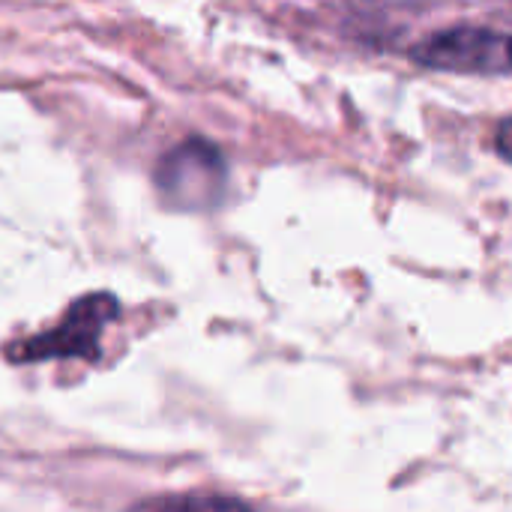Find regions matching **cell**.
I'll list each match as a JSON object with an SVG mask.
<instances>
[{
	"instance_id": "cell-2",
	"label": "cell",
	"mask_w": 512,
	"mask_h": 512,
	"mask_svg": "<svg viewBox=\"0 0 512 512\" xmlns=\"http://www.w3.org/2000/svg\"><path fill=\"white\" fill-rule=\"evenodd\" d=\"M411 60L435 72L512 75V33L486 24H456L411 48Z\"/></svg>"
},
{
	"instance_id": "cell-1",
	"label": "cell",
	"mask_w": 512,
	"mask_h": 512,
	"mask_svg": "<svg viewBox=\"0 0 512 512\" xmlns=\"http://www.w3.org/2000/svg\"><path fill=\"white\" fill-rule=\"evenodd\" d=\"M120 315V303L99 291V294H84L75 300L63 324H57L48 333L12 342L6 348V357L12 363H39V360H87L96 363L102 354V333L105 327Z\"/></svg>"
},
{
	"instance_id": "cell-5",
	"label": "cell",
	"mask_w": 512,
	"mask_h": 512,
	"mask_svg": "<svg viewBox=\"0 0 512 512\" xmlns=\"http://www.w3.org/2000/svg\"><path fill=\"white\" fill-rule=\"evenodd\" d=\"M495 150L512 162V117H507L501 126H498V132H495Z\"/></svg>"
},
{
	"instance_id": "cell-4",
	"label": "cell",
	"mask_w": 512,
	"mask_h": 512,
	"mask_svg": "<svg viewBox=\"0 0 512 512\" xmlns=\"http://www.w3.org/2000/svg\"><path fill=\"white\" fill-rule=\"evenodd\" d=\"M156 507H237V501H222V498H183V501H156Z\"/></svg>"
},
{
	"instance_id": "cell-3",
	"label": "cell",
	"mask_w": 512,
	"mask_h": 512,
	"mask_svg": "<svg viewBox=\"0 0 512 512\" xmlns=\"http://www.w3.org/2000/svg\"><path fill=\"white\" fill-rule=\"evenodd\" d=\"M225 180L222 150L207 138H186L156 165V189L174 210H207L219 204Z\"/></svg>"
}]
</instances>
